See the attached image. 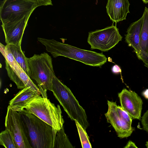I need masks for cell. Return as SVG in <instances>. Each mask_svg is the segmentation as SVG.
I'll return each mask as SVG.
<instances>
[{"instance_id": "obj_1", "label": "cell", "mask_w": 148, "mask_h": 148, "mask_svg": "<svg viewBox=\"0 0 148 148\" xmlns=\"http://www.w3.org/2000/svg\"><path fill=\"white\" fill-rule=\"evenodd\" d=\"M38 40L45 46L47 51L54 58L62 56L87 65L99 67L107 61V58L102 53L82 49L54 39L38 38Z\"/></svg>"}, {"instance_id": "obj_2", "label": "cell", "mask_w": 148, "mask_h": 148, "mask_svg": "<svg viewBox=\"0 0 148 148\" xmlns=\"http://www.w3.org/2000/svg\"><path fill=\"white\" fill-rule=\"evenodd\" d=\"M18 112L24 124L32 148H53L58 131L25 109Z\"/></svg>"}, {"instance_id": "obj_3", "label": "cell", "mask_w": 148, "mask_h": 148, "mask_svg": "<svg viewBox=\"0 0 148 148\" xmlns=\"http://www.w3.org/2000/svg\"><path fill=\"white\" fill-rule=\"evenodd\" d=\"M51 91L71 119L77 121L85 129L89 126L85 110L70 89L54 74L52 78Z\"/></svg>"}, {"instance_id": "obj_4", "label": "cell", "mask_w": 148, "mask_h": 148, "mask_svg": "<svg viewBox=\"0 0 148 148\" xmlns=\"http://www.w3.org/2000/svg\"><path fill=\"white\" fill-rule=\"evenodd\" d=\"M27 60L31 79L37 84L42 97L47 98V91H51L53 77L55 74L52 58L45 52L34 54Z\"/></svg>"}, {"instance_id": "obj_5", "label": "cell", "mask_w": 148, "mask_h": 148, "mask_svg": "<svg viewBox=\"0 0 148 148\" xmlns=\"http://www.w3.org/2000/svg\"><path fill=\"white\" fill-rule=\"evenodd\" d=\"M25 109L57 131L63 127L64 120L60 106H56L47 98L39 96L29 103Z\"/></svg>"}, {"instance_id": "obj_6", "label": "cell", "mask_w": 148, "mask_h": 148, "mask_svg": "<svg viewBox=\"0 0 148 148\" xmlns=\"http://www.w3.org/2000/svg\"><path fill=\"white\" fill-rule=\"evenodd\" d=\"M122 38L118 29L112 24L103 29L89 32L87 42L92 49L106 52L115 46Z\"/></svg>"}, {"instance_id": "obj_7", "label": "cell", "mask_w": 148, "mask_h": 148, "mask_svg": "<svg viewBox=\"0 0 148 148\" xmlns=\"http://www.w3.org/2000/svg\"><path fill=\"white\" fill-rule=\"evenodd\" d=\"M38 7L34 2L23 0H3L0 8L2 23L19 20L25 16L32 14Z\"/></svg>"}, {"instance_id": "obj_8", "label": "cell", "mask_w": 148, "mask_h": 148, "mask_svg": "<svg viewBox=\"0 0 148 148\" xmlns=\"http://www.w3.org/2000/svg\"><path fill=\"white\" fill-rule=\"evenodd\" d=\"M5 129L12 133L18 148H32L27 132L20 113L9 105L5 119Z\"/></svg>"}, {"instance_id": "obj_9", "label": "cell", "mask_w": 148, "mask_h": 148, "mask_svg": "<svg viewBox=\"0 0 148 148\" xmlns=\"http://www.w3.org/2000/svg\"><path fill=\"white\" fill-rule=\"evenodd\" d=\"M31 15L25 16L19 20L2 23L6 44L21 46L24 32Z\"/></svg>"}, {"instance_id": "obj_10", "label": "cell", "mask_w": 148, "mask_h": 148, "mask_svg": "<svg viewBox=\"0 0 148 148\" xmlns=\"http://www.w3.org/2000/svg\"><path fill=\"white\" fill-rule=\"evenodd\" d=\"M121 106L133 119L140 120L143 101L135 92L123 88L118 93Z\"/></svg>"}, {"instance_id": "obj_11", "label": "cell", "mask_w": 148, "mask_h": 148, "mask_svg": "<svg viewBox=\"0 0 148 148\" xmlns=\"http://www.w3.org/2000/svg\"><path fill=\"white\" fill-rule=\"evenodd\" d=\"M115 102L107 101L108 108L105 115L107 122L110 123L115 131L117 136L120 138L131 136L135 128L120 117L116 111Z\"/></svg>"}, {"instance_id": "obj_12", "label": "cell", "mask_w": 148, "mask_h": 148, "mask_svg": "<svg viewBox=\"0 0 148 148\" xmlns=\"http://www.w3.org/2000/svg\"><path fill=\"white\" fill-rule=\"evenodd\" d=\"M128 0H108L106 6L107 13L110 20L116 23L126 19L130 13Z\"/></svg>"}, {"instance_id": "obj_13", "label": "cell", "mask_w": 148, "mask_h": 148, "mask_svg": "<svg viewBox=\"0 0 148 148\" xmlns=\"http://www.w3.org/2000/svg\"><path fill=\"white\" fill-rule=\"evenodd\" d=\"M40 95L31 87H26L20 90L10 101L9 106L14 110L20 111L25 109L29 103Z\"/></svg>"}, {"instance_id": "obj_14", "label": "cell", "mask_w": 148, "mask_h": 148, "mask_svg": "<svg viewBox=\"0 0 148 148\" xmlns=\"http://www.w3.org/2000/svg\"><path fill=\"white\" fill-rule=\"evenodd\" d=\"M143 16L138 20L132 23L127 29L125 34V41L128 46L133 49L136 56L140 60V36L143 21Z\"/></svg>"}, {"instance_id": "obj_15", "label": "cell", "mask_w": 148, "mask_h": 148, "mask_svg": "<svg viewBox=\"0 0 148 148\" xmlns=\"http://www.w3.org/2000/svg\"><path fill=\"white\" fill-rule=\"evenodd\" d=\"M140 36V60L148 69V8H145Z\"/></svg>"}, {"instance_id": "obj_16", "label": "cell", "mask_w": 148, "mask_h": 148, "mask_svg": "<svg viewBox=\"0 0 148 148\" xmlns=\"http://www.w3.org/2000/svg\"><path fill=\"white\" fill-rule=\"evenodd\" d=\"M19 66L30 78V73L26 57L22 51L21 46L12 44H6Z\"/></svg>"}, {"instance_id": "obj_17", "label": "cell", "mask_w": 148, "mask_h": 148, "mask_svg": "<svg viewBox=\"0 0 148 148\" xmlns=\"http://www.w3.org/2000/svg\"><path fill=\"white\" fill-rule=\"evenodd\" d=\"M73 147L65 133L63 127L57 132L53 148H71Z\"/></svg>"}, {"instance_id": "obj_18", "label": "cell", "mask_w": 148, "mask_h": 148, "mask_svg": "<svg viewBox=\"0 0 148 148\" xmlns=\"http://www.w3.org/2000/svg\"><path fill=\"white\" fill-rule=\"evenodd\" d=\"M0 143L6 148H18L11 132L6 129L0 134Z\"/></svg>"}, {"instance_id": "obj_19", "label": "cell", "mask_w": 148, "mask_h": 148, "mask_svg": "<svg viewBox=\"0 0 148 148\" xmlns=\"http://www.w3.org/2000/svg\"><path fill=\"white\" fill-rule=\"evenodd\" d=\"M5 69L10 80L14 82L18 89H22L26 87L18 73L5 60Z\"/></svg>"}, {"instance_id": "obj_20", "label": "cell", "mask_w": 148, "mask_h": 148, "mask_svg": "<svg viewBox=\"0 0 148 148\" xmlns=\"http://www.w3.org/2000/svg\"><path fill=\"white\" fill-rule=\"evenodd\" d=\"M0 51L9 65L15 70L17 69L18 63L14 58L9 48L6 45L0 43Z\"/></svg>"}, {"instance_id": "obj_21", "label": "cell", "mask_w": 148, "mask_h": 148, "mask_svg": "<svg viewBox=\"0 0 148 148\" xmlns=\"http://www.w3.org/2000/svg\"><path fill=\"white\" fill-rule=\"evenodd\" d=\"M77 128L83 148H91L92 147L89 140V137L85 129L77 121H75Z\"/></svg>"}, {"instance_id": "obj_22", "label": "cell", "mask_w": 148, "mask_h": 148, "mask_svg": "<svg viewBox=\"0 0 148 148\" xmlns=\"http://www.w3.org/2000/svg\"><path fill=\"white\" fill-rule=\"evenodd\" d=\"M115 108L118 115L127 123L132 125L133 119L131 116L121 106H117L116 103L115 104Z\"/></svg>"}, {"instance_id": "obj_23", "label": "cell", "mask_w": 148, "mask_h": 148, "mask_svg": "<svg viewBox=\"0 0 148 148\" xmlns=\"http://www.w3.org/2000/svg\"><path fill=\"white\" fill-rule=\"evenodd\" d=\"M141 123L143 130L148 132V110L142 116Z\"/></svg>"}, {"instance_id": "obj_24", "label": "cell", "mask_w": 148, "mask_h": 148, "mask_svg": "<svg viewBox=\"0 0 148 148\" xmlns=\"http://www.w3.org/2000/svg\"><path fill=\"white\" fill-rule=\"evenodd\" d=\"M36 3L38 7L53 5L51 0H23Z\"/></svg>"}, {"instance_id": "obj_25", "label": "cell", "mask_w": 148, "mask_h": 148, "mask_svg": "<svg viewBox=\"0 0 148 148\" xmlns=\"http://www.w3.org/2000/svg\"><path fill=\"white\" fill-rule=\"evenodd\" d=\"M112 71L113 73L115 74H118L121 73V70L118 65L115 64L113 66L112 68Z\"/></svg>"}, {"instance_id": "obj_26", "label": "cell", "mask_w": 148, "mask_h": 148, "mask_svg": "<svg viewBox=\"0 0 148 148\" xmlns=\"http://www.w3.org/2000/svg\"><path fill=\"white\" fill-rule=\"evenodd\" d=\"M124 148H132L138 147L136 145L135 143L131 140H129L127 143L126 145L124 147Z\"/></svg>"}, {"instance_id": "obj_27", "label": "cell", "mask_w": 148, "mask_h": 148, "mask_svg": "<svg viewBox=\"0 0 148 148\" xmlns=\"http://www.w3.org/2000/svg\"><path fill=\"white\" fill-rule=\"evenodd\" d=\"M143 95L145 98L148 99V89L143 92Z\"/></svg>"}, {"instance_id": "obj_28", "label": "cell", "mask_w": 148, "mask_h": 148, "mask_svg": "<svg viewBox=\"0 0 148 148\" xmlns=\"http://www.w3.org/2000/svg\"><path fill=\"white\" fill-rule=\"evenodd\" d=\"M142 1L145 4L148 3V0H142Z\"/></svg>"}, {"instance_id": "obj_29", "label": "cell", "mask_w": 148, "mask_h": 148, "mask_svg": "<svg viewBox=\"0 0 148 148\" xmlns=\"http://www.w3.org/2000/svg\"><path fill=\"white\" fill-rule=\"evenodd\" d=\"M145 146L147 148H148V141H147L146 142Z\"/></svg>"}]
</instances>
